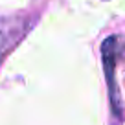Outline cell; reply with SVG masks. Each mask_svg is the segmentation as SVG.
<instances>
[{"mask_svg":"<svg viewBox=\"0 0 125 125\" xmlns=\"http://www.w3.org/2000/svg\"><path fill=\"white\" fill-rule=\"evenodd\" d=\"M103 61L107 70V81L110 85V96H112V109L118 114V98H116V85H114V61H116V39L110 37L103 42Z\"/></svg>","mask_w":125,"mask_h":125,"instance_id":"cell-1","label":"cell"}]
</instances>
